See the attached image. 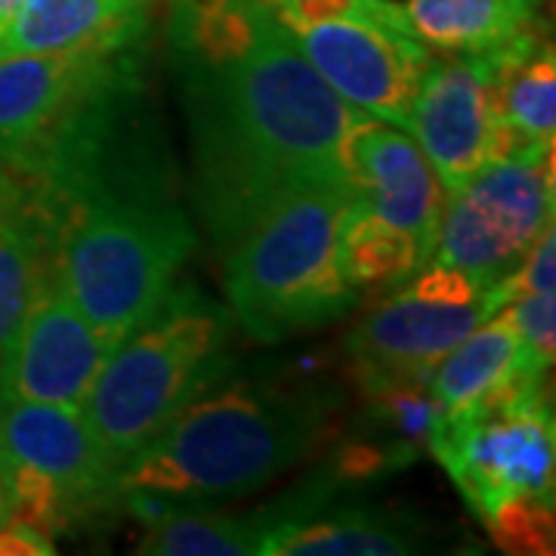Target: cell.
Masks as SVG:
<instances>
[{"instance_id": "cell-1", "label": "cell", "mask_w": 556, "mask_h": 556, "mask_svg": "<svg viewBox=\"0 0 556 556\" xmlns=\"http://www.w3.org/2000/svg\"><path fill=\"white\" fill-rule=\"evenodd\" d=\"M167 3L192 207L219 254L291 192L356 189L346 146L371 115L321 80L269 0Z\"/></svg>"}, {"instance_id": "cell-2", "label": "cell", "mask_w": 556, "mask_h": 556, "mask_svg": "<svg viewBox=\"0 0 556 556\" xmlns=\"http://www.w3.org/2000/svg\"><path fill=\"white\" fill-rule=\"evenodd\" d=\"M343 402L298 375L219 380L124 464L121 501L146 522L251 495L338 437Z\"/></svg>"}, {"instance_id": "cell-3", "label": "cell", "mask_w": 556, "mask_h": 556, "mask_svg": "<svg viewBox=\"0 0 556 556\" xmlns=\"http://www.w3.org/2000/svg\"><path fill=\"white\" fill-rule=\"evenodd\" d=\"M53 217L97 204H174L179 164L152 97L146 40L109 50L20 170Z\"/></svg>"}, {"instance_id": "cell-4", "label": "cell", "mask_w": 556, "mask_h": 556, "mask_svg": "<svg viewBox=\"0 0 556 556\" xmlns=\"http://www.w3.org/2000/svg\"><path fill=\"white\" fill-rule=\"evenodd\" d=\"M356 189H300L269 204L223 257L226 309L257 343L318 331L358 303L340 269L343 217Z\"/></svg>"}, {"instance_id": "cell-5", "label": "cell", "mask_w": 556, "mask_h": 556, "mask_svg": "<svg viewBox=\"0 0 556 556\" xmlns=\"http://www.w3.org/2000/svg\"><path fill=\"white\" fill-rule=\"evenodd\" d=\"M232 325L219 300L192 281H174L155 313L112 350L80 415L118 470L192 399L229 375Z\"/></svg>"}, {"instance_id": "cell-6", "label": "cell", "mask_w": 556, "mask_h": 556, "mask_svg": "<svg viewBox=\"0 0 556 556\" xmlns=\"http://www.w3.org/2000/svg\"><path fill=\"white\" fill-rule=\"evenodd\" d=\"M430 455L504 554H554L556 427L547 393L442 417Z\"/></svg>"}, {"instance_id": "cell-7", "label": "cell", "mask_w": 556, "mask_h": 556, "mask_svg": "<svg viewBox=\"0 0 556 556\" xmlns=\"http://www.w3.org/2000/svg\"><path fill=\"white\" fill-rule=\"evenodd\" d=\"M199 232L182 201L97 204L60 223L56 281L102 334L121 343L155 313Z\"/></svg>"}, {"instance_id": "cell-8", "label": "cell", "mask_w": 556, "mask_h": 556, "mask_svg": "<svg viewBox=\"0 0 556 556\" xmlns=\"http://www.w3.org/2000/svg\"><path fill=\"white\" fill-rule=\"evenodd\" d=\"M0 479L13 517L47 535L100 522L121 501L118 464L80 408L0 393Z\"/></svg>"}, {"instance_id": "cell-9", "label": "cell", "mask_w": 556, "mask_h": 556, "mask_svg": "<svg viewBox=\"0 0 556 556\" xmlns=\"http://www.w3.org/2000/svg\"><path fill=\"white\" fill-rule=\"evenodd\" d=\"M510 300V276L482 288L460 269L427 263L353 325L343 340L346 378L353 387L427 383L445 353Z\"/></svg>"}, {"instance_id": "cell-10", "label": "cell", "mask_w": 556, "mask_h": 556, "mask_svg": "<svg viewBox=\"0 0 556 556\" xmlns=\"http://www.w3.org/2000/svg\"><path fill=\"white\" fill-rule=\"evenodd\" d=\"M547 223H554V161L485 164L460 189L445 192L430 263L492 288L517 273Z\"/></svg>"}, {"instance_id": "cell-11", "label": "cell", "mask_w": 556, "mask_h": 556, "mask_svg": "<svg viewBox=\"0 0 556 556\" xmlns=\"http://www.w3.org/2000/svg\"><path fill=\"white\" fill-rule=\"evenodd\" d=\"M340 100L408 134L412 102L433 50L402 22H285Z\"/></svg>"}, {"instance_id": "cell-12", "label": "cell", "mask_w": 556, "mask_h": 556, "mask_svg": "<svg viewBox=\"0 0 556 556\" xmlns=\"http://www.w3.org/2000/svg\"><path fill=\"white\" fill-rule=\"evenodd\" d=\"M115 346L118 343L80 313L53 276L22 318L3 362L0 393L80 408Z\"/></svg>"}, {"instance_id": "cell-13", "label": "cell", "mask_w": 556, "mask_h": 556, "mask_svg": "<svg viewBox=\"0 0 556 556\" xmlns=\"http://www.w3.org/2000/svg\"><path fill=\"white\" fill-rule=\"evenodd\" d=\"M495 50L477 56L442 53L427 62L412 102L408 134L420 142L445 192L460 189L489 164Z\"/></svg>"}, {"instance_id": "cell-14", "label": "cell", "mask_w": 556, "mask_h": 556, "mask_svg": "<svg viewBox=\"0 0 556 556\" xmlns=\"http://www.w3.org/2000/svg\"><path fill=\"white\" fill-rule=\"evenodd\" d=\"M350 174L368 211L415 244L420 266L433 260L445 189L427 155L405 130L365 118L353 130Z\"/></svg>"}, {"instance_id": "cell-15", "label": "cell", "mask_w": 556, "mask_h": 556, "mask_svg": "<svg viewBox=\"0 0 556 556\" xmlns=\"http://www.w3.org/2000/svg\"><path fill=\"white\" fill-rule=\"evenodd\" d=\"M547 375L535 368L504 309L455 343L427 380L442 417L473 415L547 393Z\"/></svg>"}, {"instance_id": "cell-16", "label": "cell", "mask_w": 556, "mask_h": 556, "mask_svg": "<svg viewBox=\"0 0 556 556\" xmlns=\"http://www.w3.org/2000/svg\"><path fill=\"white\" fill-rule=\"evenodd\" d=\"M118 50V47H112ZM109 47L0 60V167L20 174Z\"/></svg>"}, {"instance_id": "cell-17", "label": "cell", "mask_w": 556, "mask_h": 556, "mask_svg": "<svg viewBox=\"0 0 556 556\" xmlns=\"http://www.w3.org/2000/svg\"><path fill=\"white\" fill-rule=\"evenodd\" d=\"M155 0H25L0 28V60L142 43Z\"/></svg>"}, {"instance_id": "cell-18", "label": "cell", "mask_w": 556, "mask_h": 556, "mask_svg": "<svg viewBox=\"0 0 556 556\" xmlns=\"http://www.w3.org/2000/svg\"><path fill=\"white\" fill-rule=\"evenodd\" d=\"M430 551L424 519L365 501H331L298 526L263 538L260 556H405Z\"/></svg>"}, {"instance_id": "cell-19", "label": "cell", "mask_w": 556, "mask_h": 556, "mask_svg": "<svg viewBox=\"0 0 556 556\" xmlns=\"http://www.w3.org/2000/svg\"><path fill=\"white\" fill-rule=\"evenodd\" d=\"M417 40L448 56L504 50L544 31L541 0H405Z\"/></svg>"}, {"instance_id": "cell-20", "label": "cell", "mask_w": 556, "mask_h": 556, "mask_svg": "<svg viewBox=\"0 0 556 556\" xmlns=\"http://www.w3.org/2000/svg\"><path fill=\"white\" fill-rule=\"evenodd\" d=\"M56 236L53 217L25 186V199L0 219V375L28 306L56 276Z\"/></svg>"}, {"instance_id": "cell-21", "label": "cell", "mask_w": 556, "mask_h": 556, "mask_svg": "<svg viewBox=\"0 0 556 556\" xmlns=\"http://www.w3.org/2000/svg\"><path fill=\"white\" fill-rule=\"evenodd\" d=\"M137 554L149 556H260L266 526L260 510L223 514L214 507H179L146 519Z\"/></svg>"}, {"instance_id": "cell-22", "label": "cell", "mask_w": 556, "mask_h": 556, "mask_svg": "<svg viewBox=\"0 0 556 556\" xmlns=\"http://www.w3.org/2000/svg\"><path fill=\"white\" fill-rule=\"evenodd\" d=\"M340 269L358 294L368 288H390L415 276L420 266L415 244L387 226L368 211V204L356 199L350 204L338 244Z\"/></svg>"}, {"instance_id": "cell-23", "label": "cell", "mask_w": 556, "mask_h": 556, "mask_svg": "<svg viewBox=\"0 0 556 556\" xmlns=\"http://www.w3.org/2000/svg\"><path fill=\"white\" fill-rule=\"evenodd\" d=\"M507 318L514 321L522 350L529 362L551 371L556 353V298L554 294H522L504 306Z\"/></svg>"}, {"instance_id": "cell-24", "label": "cell", "mask_w": 556, "mask_h": 556, "mask_svg": "<svg viewBox=\"0 0 556 556\" xmlns=\"http://www.w3.org/2000/svg\"><path fill=\"white\" fill-rule=\"evenodd\" d=\"M281 22H402L405 10L393 0H269Z\"/></svg>"}, {"instance_id": "cell-25", "label": "cell", "mask_w": 556, "mask_h": 556, "mask_svg": "<svg viewBox=\"0 0 556 556\" xmlns=\"http://www.w3.org/2000/svg\"><path fill=\"white\" fill-rule=\"evenodd\" d=\"M556 285V241L554 223L544 226V232L538 236L535 244L529 248V254L522 257L519 269L510 276V291L514 300L522 294H554Z\"/></svg>"}, {"instance_id": "cell-26", "label": "cell", "mask_w": 556, "mask_h": 556, "mask_svg": "<svg viewBox=\"0 0 556 556\" xmlns=\"http://www.w3.org/2000/svg\"><path fill=\"white\" fill-rule=\"evenodd\" d=\"M56 554V544L38 526L25 519L10 517L0 526V556H50Z\"/></svg>"}, {"instance_id": "cell-27", "label": "cell", "mask_w": 556, "mask_h": 556, "mask_svg": "<svg viewBox=\"0 0 556 556\" xmlns=\"http://www.w3.org/2000/svg\"><path fill=\"white\" fill-rule=\"evenodd\" d=\"M22 199H25V179L0 167V219L7 217Z\"/></svg>"}, {"instance_id": "cell-28", "label": "cell", "mask_w": 556, "mask_h": 556, "mask_svg": "<svg viewBox=\"0 0 556 556\" xmlns=\"http://www.w3.org/2000/svg\"><path fill=\"white\" fill-rule=\"evenodd\" d=\"M13 517V510H10V495H7V489H3V479H0V526L7 522V519Z\"/></svg>"}]
</instances>
